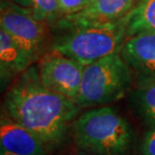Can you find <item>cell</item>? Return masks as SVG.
<instances>
[{"instance_id":"14","label":"cell","mask_w":155,"mask_h":155,"mask_svg":"<svg viewBox=\"0 0 155 155\" xmlns=\"http://www.w3.org/2000/svg\"><path fill=\"white\" fill-rule=\"evenodd\" d=\"M92 0H57L61 17L80 12Z\"/></svg>"},{"instance_id":"18","label":"cell","mask_w":155,"mask_h":155,"mask_svg":"<svg viewBox=\"0 0 155 155\" xmlns=\"http://www.w3.org/2000/svg\"><path fill=\"white\" fill-rule=\"evenodd\" d=\"M138 1H144V0H138Z\"/></svg>"},{"instance_id":"7","label":"cell","mask_w":155,"mask_h":155,"mask_svg":"<svg viewBox=\"0 0 155 155\" xmlns=\"http://www.w3.org/2000/svg\"><path fill=\"white\" fill-rule=\"evenodd\" d=\"M138 0H92L88 6L75 14L61 16L54 26L61 31H69L95 24L121 20L129 13Z\"/></svg>"},{"instance_id":"11","label":"cell","mask_w":155,"mask_h":155,"mask_svg":"<svg viewBox=\"0 0 155 155\" xmlns=\"http://www.w3.org/2000/svg\"><path fill=\"white\" fill-rule=\"evenodd\" d=\"M122 22L127 38L140 33H155V0L138 1Z\"/></svg>"},{"instance_id":"12","label":"cell","mask_w":155,"mask_h":155,"mask_svg":"<svg viewBox=\"0 0 155 155\" xmlns=\"http://www.w3.org/2000/svg\"><path fill=\"white\" fill-rule=\"evenodd\" d=\"M132 105L147 130L155 128V81H139L131 95Z\"/></svg>"},{"instance_id":"5","label":"cell","mask_w":155,"mask_h":155,"mask_svg":"<svg viewBox=\"0 0 155 155\" xmlns=\"http://www.w3.org/2000/svg\"><path fill=\"white\" fill-rule=\"evenodd\" d=\"M0 29L24 49L33 61L41 57L45 42V23L10 0H2L0 9Z\"/></svg>"},{"instance_id":"1","label":"cell","mask_w":155,"mask_h":155,"mask_svg":"<svg viewBox=\"0 0 155 155\" xmlns=\"http://www.w3.org/2000/svg\"><path fill=\"white\" fill-rule=\"evenodd\" d=\"M81 110L76 100L43 86L33 64L12 82L3 99V111L38 136L48 151L64 143Z\"/></svg>"},{"instance_id":"15","label":"cell","mask_w":155,"mask_h":155,"mask_svg":"<svg viewBox=\"0 0 155 155\" xmlns=\"http://www.w3.org/2000/svg\"><path fill=\"white\" fill-rule=\"evenodd\" d=\"M139 155H155V128L145 132L139 148Z\"/></svg>"},{"instance_id":"10","label":"cell","mask_w":155,"mask_h":155,"mask_svg":"<svg viewBox=\"0 0 155 155\" xmlns=\"http://www.w3.org/2000/svg\"><path fill=\"white\" fill-rule=\"evenodd\" d=\"M35 61L16 42L0 29V78L1 88L6 89Z\"/></svg>"},{"instance_id":"4","label":"cell","mask_w":155,"mask_h":155,"mask_svg":"<svg viewBox=\"0 0 155 155\" xmlns=\"http://www.w3.org/2000/svg\"><path fill=\"white\" fill-rule=\"evenodd\" d=\"M126 40V29L121 19L64 31L52 43L51 51L87 66L121 51Z\"/></svg>"},{"instance_id":"17","label":"cell","mask_w":155,"mask_h":155,"mask_svg":"<svg viewBox=\"0 0 155 155\" xmlns=\"http://www.w3.org/2000/svg\"><path fill=\"white\" fill-rule=\"evenodd\" d=\"M0 155H18V154H14V153L8 152V151H6V150L0 149Z\"/></svg>"},{"instance_id":"2","label":"cell","mask_w":155,"mask_h":155,"mask_svg":"<svg viewBox=\"0 0 155 155\" xmlns=\"http://www.w3.org/2000/svg\"><path fill=\"white\" fill-rule=\"evenodd\" d=\"M71 130L75 146L94 155H128L135 143L132 125L109 106L81 114Z\"/></svg>"},{"instance_id":"16","label":"cell","mask_w":155,"mask_h":155,"mask_svg":"<svg viewBox=\"0 0 155 155\" xmlns=\"http://www.w3.org/2000/svg\"><path fill=\"white\" fill-rule=\"evenodd\" d=\"M64 155H94V154H91V153H89V152H86V151L81 150V149H79V148L76 147L75 150L71 151L70 153L64 154Z\"/></svg>"},{"instance_id":"8","label":"cell","mask_w":155,"mask_h":155,"mask_svg":"<svg viewBox=\"0 0 155 155\" xmlns=\"http://www.w3.org/2000/svg\"><path fill=\"white\" fill-rule=\"evenodd\" d=\"M121 55L139 81H155V33L127 38Z\"/></svg>"},{"instance_id":"9","label":"cell","mask_w":155,"mask_h":155,"mask_svg":"<svg viewBox=\"0 0 155 155\" xmlns=\"http://www.w3.org/2000/svg\"><path fill=\"white\" fill-rule=\"evenodd\" d=\"M0 149L18 155H48L42 141L2 111L0 118Z\"/></svg>"},{"instance_id":"13","label":"cell","mask_w":155,"mask_h":155,"mask_svg":"<svg viewBox=\"0 0 155 155\" xmlns=\"http://www.w3.org/2000/svg\"><path fill=\"white\" fill-rule=\"evenodd\" d=\"M18 6L26 9L40 22L54 24L60 19L57 0H10Z\"/></svg>"},{"instance_id":"3","label":"cell","mask_w":155,"mask_h":155,"mask_svg":"<svg viewBox=\"0 0 155 155\" xmlns=\"http://www.w3.org/2000/svg\"><path fill=\"white\" fill-rule=\"evenodd\" d=\"M133 72L121 51L85 66L77 103L82 108H98L116 103L132 88Z\"/></svg>"},{"instance_id":"6","label":"cell","mask_w":155,"mask_h":155,"mask_svg":"<svg viewBox=\"0 0 155 155\" xmlns=\"http://www.w3.org/2000/svg\"><path fill=\"white\" fill-rule=\"evenodd\" d=\"M39 79L52 92L77 100L85 66L80 61L51 51L38 64Z\"/></svg>"}]
</instances>
